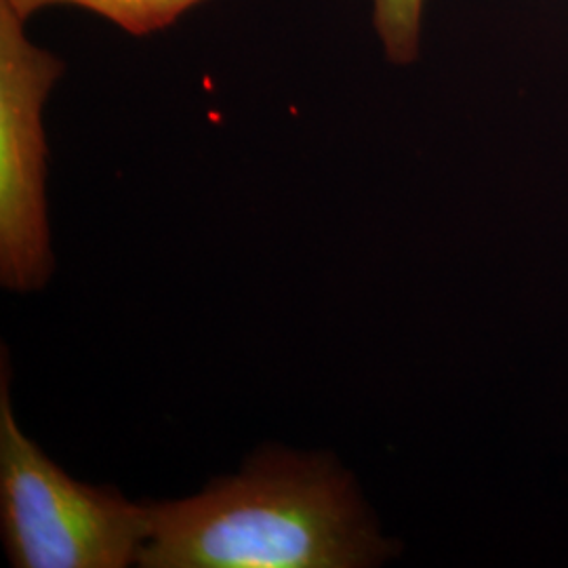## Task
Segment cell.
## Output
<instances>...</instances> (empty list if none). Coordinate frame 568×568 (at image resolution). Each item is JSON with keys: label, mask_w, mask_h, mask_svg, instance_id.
<instances>
[{"label": "cell", "mask_w": 568, "mask_h": 568, "mask_svg": "<svg viewBox=\"0 0 568 568\" xmlns=\"http://www.w3.org/2000/svg\"><path fill=\"white\" fill-rule=\"evenodd\" d=\"M0 525L18 568H124L138 565L148 508L119 490L68 476L21 432L0 375Z\"/></svg>", "instance_id": "cell-2"}, {"label": "cell", "mask_w": 568, "mask_h": 568, "mask_svg": "<svg viewBox=\"0 0 568 568\" xmlns=\"http://www.w3.org/2000/svg\"><path fill=\"white\" fill-rule=\"evenodd\" d=\"M145 508L143 568H356L386 556L354 480L328 455L260 448L199 495Z\"/></svg>", "instance_id": "cell-1"}, {"label": "cell", "mask_w": 568, "mask_h": 568, "mask_svg": "<svg viewBox=\"0 0 568 568\" xmlns=\"http://www.w3.org/2000/svg\"><path fill=\"white\" fill-rule=\"evenodd\" d=\"M9 4L21 20H30L34 13L49 7L70 4L91 11L103 20L112 21L126 34L150 37L166 30L204 0H0Z\"/></svg>", "instance_id": "cell-4"}, {"label": "cell", "mask_w": 568, "mask_h": 568, "mask_svg": "<svg viewBox=\"0 0 568 568\" xmlns=\"http://www.w3.org/2000/svg\"><path fill=\"white\" fill-rule=\"evenodd\" d=\"M426 0H373V26L387 60L408 65L419 58Z\"/></svg>", "instance_id": "cell-5"}, {"label": "cell", "mask_w": 568, "mask_h": 568, "mask_svg": "<svg viewBox=\"0 0 568 568\" xmlns=\"http://www.w3.org/2000/svg\"><path fill=\"white\" fill-rule=\"evenodd\" d=\"M63 70L0 2V283L16 293L39 291L53 272L42 116Z\"/></svg>", "instance_id": "cell-3"}]
</instances>
